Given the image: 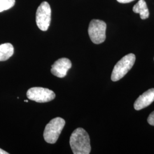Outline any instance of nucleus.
Returning a JSON list of instances; mask_svg holds the SVG:
<instances>
[{
	"instance_id": "1",
	"label": "nucleus",
	"mask_w": 154,
	"mask_h": 154,
	"mask_svg": "<svg viewBox=\"0 0 154 154\" xmlns=\"http://www.w3.org/2000/svg\"><path fill=\"white\" fill-rule=\"evenodd\" d=\"M70 145L73 154H89L91 151L88 133L82 128L75 129L70 138Z\"/></svg>"
},
{
	"instance_id": "5",
	"label": "nucleus",
	"mask_w": 154,
	"mask_h": 154,
	"mask_svg": "<svg viewBox=\"0 0 154 154\" xmlns=\"http://www.w3.org/2000/svg\"><path fill=\"white\" fill-rule=\"evenodd\" d=\"M51 10L48 2L44 1L39 6L36 12V23L42 31H46L49 29L51 22Z\"/></svg>"
},
{
	"instance_id": "15",
	"label": "nucleus",
	"mask_w": 154,
	"mask_h": 154,
	"mask_svg": "<svg viewBox=\"0 0 154 154\" xmlns=\"http://www.w3.org/2000/svg\"><path fill=\"white\" fill-rule=\"evenodd\" d=\"M24 102H28V100H24Z\"/></svg>"
},
{
	"instance_id": "4",
	"label": "nucleus",
	"mask_w": 154,
	"mask_h": 154,
	"mask_svg": "<svg viewBox=\"0 0 154 154\" xmlns=\"http://www.w3.org/2000/svg\"><path fill=\"white\" fill-rule=\"evenodd\" d=\"M106 23L99 20H93L89 24L88 33L91 41L95 44L103 43L106 39Z\"/></svg>"
},
{
	"instance_id": "7",
	"label": "nucleus",
	"mask_w": 154,
	"mask_h": 154,
	"mask_svg": "<svg viewBox=\"0 0 154 154\" xmlns=\"http://www.w3.org/2000/svg\"><path fill=\"white\" fill-rule=\"evenodd\" d=\"M71 61L66 58H62L55 61L51 66V72L55 77L62 78L66 77L67 72L72 68Z\"/></svg>"
},
{
	"instance_id": "10",
	"label": "nucleus",
	"mask_w": 154,
	"mask_h": 154,
	"mask_svg": "<svg viewBox=\"0 0 154 154\" xmlns=\"http://www.w3.org/2000/svg\"><path fill=\"white\" fill-rule=\"evenodd\" d=\"M14 54L13 46L10 43L0 45V61L9 60Z\"/></svg>"
},
{
	"instance_id": "9",
	"label": "nucleus",
	"mask_w": 154,
	"mask_h": 154,
	"mask_svg": "<svg viewBox=\"0 0 154 154\" xmlns=\"http://www.w3.org/2000/svg\"><path fill=\"white\" fill-rule=\"evenodd\" d=\"M133 11L135 13H139L141 19L146 20L149 16V9L147 4L144 0H139L138 2L134 6Z\"/></svg>"
},
{
	"instance_id": "6",
	"label": "nucleus",
	"mask_w": 154,
	"mask_h": 154,
	"mask_svg": "<svg viewBox=\"0 0 154 154\" xmlns=\"http://www.w3.org/2000/svg\"><path fill=\"white\" fill-rule=\"evenodd\" d=\"M26 95L28 99L38 103L48 102L55 98V93L52 90L40 87L29 88Z\"/></svg>"
},
{
	"instance_id": "2",
	"label": "nucleus",
	"mask_w": 154,
	"mask_h": 154,
	"mask_svg": "<svg viewBox=\"0 0 154 154\" xmlns=\"http://www.w3.org/2000/svg\"><path fill=\"white\" fill-rule=\"evenodd\" d=\"M65 125V121L60 117L51 119L46 125L44 132V138L47 143L54 144L57 141Z\"/></svg>"
},
{
	"instance_id": "3",
	"label": "nucleus",
	"mask_w": 154,
	"mask_h": 154,
	"mask_svg": "<svg viewBox=\"0 0 154 154\" xmlns=\"http://www.w3.org/2000/svg\"><path fill=\"white\" fill-rule=\"evenodd\" d=\"M135 60V55L132 53L123 57L114 66L111 74V80L116 82L125 77L134 65Z\"/></svg>"
},
{
	"instance_id": "11",
	"label": "nucleus",
	"mask_w": 154,
	"mask_h": 154,
	"mask_svg": "<svg viewBox=\"0 0 154 154\" xmlns=\"http://www.w3.org/2000/svg\"><path fill=\"white\" fill-rule=\"evenodd\" d=\"M16 0H0V12L9 10L14 5Z\"/></svg>"
},
{
	"instance_id": "8",
	"label": "nucleus",
	"mask_w": 154,
	"mask_h": 154,
	"mask_svg": "<svg viewBox=\"0 0 154 154\" xmlns=\"http://www.w3.org/2000/svg\"><path fill=\"white\" fill-rule=\"evenodd\" d=\"M154 101V88H151L138 97L134 103V107L137 111L142 110L151 105Z\"/></svg>"
},
{
	"instance_id": "13",
	"label": "nucleus",
	"mask_w": 154,
	"mask_h": 154,
	"mask_svg": "<svg viewBox=\"0 0 154 154\" xmlns=\"http://www.w3.org/2000/svg\"><path fill=\"white\" fill-rule=\"evenodd\" d=\"M118 2H119V3H122V4H127V3H129L131 2L134 0H116Z\"/></svg>"
},
{
	"instance_id": "14",
	"label": "nucleus",
	"mask_w": 154,
	"mask_h": 154,
	"mask_svg": "<svg viewBox=\"0 0 154 154\" xmlns=\"http://www.w3.org/2000/svg\"><path fill=\"white\" fill-rule=\"evenodd\" d=\"M9 153L5 151L2 149H0V154H8Z\"/></svg>"
},
{
	"instance_id": "12",
	"label": "nucleus",
	"mask_w": 154,
	"mask_h": 154,
	"mask_svg": "<svg viewBox=\"0 0 154 154\" xmlns=\"http://www.w3.org/2000/svg\"><path fill=\"white\" fill-rule=\"evenodd\" d=\"M147 122L150 125L154 126V111L149 114L147 118Z\"/></svg>"
}]
</instances>
